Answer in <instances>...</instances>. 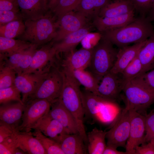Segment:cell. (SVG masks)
Masks as SVG:
<instances>
[{"mask_svg": "<svg viewBox=\"0 0 154 154\" xmlns=\"http://www.w3.org/2000/svg\"><path fill=\"white\" fill-rule=\"evenodd\" d=\"M151 21L148 17L140 16L123 27L101 32L102 36L119 48L142 42L154 33Z\"/></svg>", "mask_w": 154, "mask_h": 154, "instance_id": "6da1fadb", "label": "cell"}, {"mask_svg": "<svg viewBox=\"0 0 154 154\" xmlns=\"http://www.w3.org/2000/svg\"><path fill=\"white\" fill-rule=\"evenodd\" d=\"M60 70L63 76V83L59 99L74 117L80 134L87 143V133L84 125L85 112L82 101L80 84L71 71L62 69Z\"/></svg>", "mask_w": 154, "mask_h": 154, "instance_id": "7a4b0ae2", "label": "cell"}, {"mask_svg": "<svg viewBox=\"0 0 154 154\" xmlns=\"http://www.w3.org/2000/svg\"><path fill=\"white\" fill-rule=\"evenodd\" d=\"M25 29L19 39L29 42L38 47L52 41L56 37L59 24L58 19L49 11L43 17L25 21Z\"/></svg>", "mask_w": 154, "mask_h": 154, "instance_id": "3957f363", "label": "cell"}, {"mask_svg": "<svg viewBox=\"0 0 154 154\" xmlns=\"http://www.w3.org/2000/svg\"><path fill=\"white\" fill-rule=\"evenodd\" d=\"M110 40L102 36L92 47V53L88 67L89 71L100 81L110 71L116 59L118 50Z\"/></svg>", "mask_w": 154, "mask_h": 154, "instance_id": "277c9868", "label": "cell"}, {"mask_svg": "<svg viewBox=\"0 0 154 154\" xmlns=\"http://www.w3.org/2000/svg\"><path fill=\"white\" fill-rule=\"evenodd\" d=\"M63 83L62 71L58 65L57 64L56 66L54 64L34 93L29 97L28 101L35 99H44L52 104L59 99Z\"/></svg>", "mask_w": 154, "mask_h": 154, "instance_id": "5b68a950", "label": "cell"}, {"mask_svg": "<svg viewBox=\"0 0 154 154\" xmlns=\"http://www.w3.org/2000/svg\"><path fill=\"white\" fill-rule=\"evenodd\" d=\"M126 100L125 108L145 116L147 109L154 103V92L130 81L125 85L122 91Z\"/></svg>", "mask_w": 154, "mask_h": 154, "instance_id": "8992f818", "label": "cell"}, {"mask_svg": "<svg viewBox=\"0 0 154 154\" xmlns=\"http://www.w3.org/2000/svg\"><path fill=\"white\" fill-rule=\"evenodd\" d=\"M51 103L44 99L29 100L25 104L21 124L18 127L21 131L29 132L32 127L41 117L48 113Z\"/></svg>", "mask_w": 154, "mask_h": 154, "instance_id": "52a82bcc", "label": "cell"}, {"mask_svg": "<svg viewBox=\"0 0 154 154\" xmlns=\"http://www.w3.org/2000/svg\"><path fill=\"white\" fill-rule=\"evenodd\" d=\"M130 125L129 111L125 108L114 125L107 131L106 136L107 139L106 145L116 149L119 147L125 148L129 137Z\"/></svg>", "mask_w": 154, "mask_h": 154, "instance_id": "ba28073f", "label": "cell"}, {"mask_svg": "<svg viewBox=\"0 0 154 154\" xmlns=\"http://www.w3.org/2000/svg\"><path fill=\"white\" fill-rule=\"evenodd\" d=\"M53 42L41 46L35 51L31 64L25 73H44L48 72L56 62V51L53 46Z\"/></svg>", "mask_w": 154, "mask_h": 154, "instance_id": "9c48e42d", "label": "cell"}, {"mask_svg": "<svg viewBox=\"0 0 154 154\" xmlns=\"http://www.w3.org/2000/svg\"><path fill=\"white\" fill-rule=\"evenodd\" d=\"M100 81L97 95L112 102L118 100L125 84L121 73L110 72L104 76Z\"/></svg>", "mask_w": 154, "mask_h": 154, "instance_id": "30bf717a", "label": "cell"}, {"mask_svg": "<svg viewBox=\"0 0 154 154\" xmlns=\"http://www.w3.org/2000/svg\"><path fill=\"white\" fill-rule=\"evenodd\" d=\"M128 110L130 125L129 137L125 149L126 151L129 154H135L136 147L145 143V116L133 110Z\"/></svg>", "mask_w": 154, "mask_h": 154, "instance_id": "8fae6325", "label": "cell"}, {"mask_svg": "<svg viewBox=\"0 0 154 154\" xmlns=\"http://www.w3.org/2000/svg\"><path fill=\"white\" fill-rule=\"evenodd\" d=\"M58 21L59 26L56 35L52 40L54 43L62 40L70 34L86 26V17L81 13L73 11L66 13Z\"/></svg>", "mask_w": 154, "mask_h": 154, "instance_id": "7c38bea8", "label": "cell"}, {"mask_svg": "<svg viewBox=\"0 0 154 154\" xmlns=\"http://www.w3.org/2000/svg\"><path fill=\"white\" fill-rule=\"evenodd\" d=\"M48 72L44 73H22L17 74L14 85L22 94V100L25 104L40 84Z\"/></svg>", "mask_w": 154, "mask_h": 154, "instance_id": "4fadbf2b", "label": "cell"}, {"mask_svg": "<svg viewBox=\"0 0 154 154\" xmlns=\"http://www.w3.org/2000/svg\"><path fill=\"white\" fill-rule=\"evenodd\" d=\"M92 53V48L73 51L66 53L64 58L58 65L60 68L70 71L85 69L89 65Z\"/></svg>", "mask_w": 154, "mask_h": 154, "instance_id": "5bb4252c", "label": "cell"}, {"mask_svg": "<svg viewBox=\"0 0 154 154\" xmlns=\"http://www.w3.org/2000/svg\"><path fill=\"white\" fill-rule=\"evenodd\" d=\"M32 129L39 130L58 143L62 135L70 134L58 121L50 116L49 112L40 118Z\"/></svg>", "mask_w": 154, "mask_h": 154, "instance_id": "9a60e30c", "label": "cell"}, {"mask_svg": "<svg viewBox=\"0 0 154 154\" xmlns=\"http://www.w3.org/2000/svg\"><path fill=\"white\" fill-rule=\"evenodd\" d=\"M49 114L58 121L69 134L80 133L74 118L59 99L52 104Z\"/></svg>", "mask_w": 154, "mask_h": 154, "instance_id": "2e32d148", "label": "cell"}, {"mask_svg": "<svg viewBox=\"0 0 154 154\" xmlns=\"http://www.w3.org/2000/svg\"><path fill=\"white\" fill-rule=\"evenodd\" d=\"M24 20L35 19L49 11L48 0H17Z\"/></svg>", "mask_w": 154, "mask_h": 154, "instance_id": "e0dca14e", "label": "cell"}, {"mask_svg": "<svg viewBox=\"0 0 154 154\" xmlns=\"http://www.w3.org/2000/svg\"><path fill=\"white\" fill-rule=\"evenodd\" d=\"M135 11L123 15L110 17H102L97 15L94 17L93 24L101 32L121 28L129 24L135 19Z\"/></svg>", "mask_w": 154, "mask_h": 154, "instance_id": "ac0fdd59", "label": "cell"}, {"mask_svg": "<svg viewBox=\"0 0 154 154\" xmlns=\"http://www.w3.org/2000/svg\"><path fill=\"white\" fill-rule=\"evenodd\" d=\"M146 40L119 48L114 64L110 72L121 73L127 66L137 56Z\"/></svg>", "mask_w": 154, "mask_h": 154, "instance_id": "d6986e66", "label": "cell"}, {"mask_svg": "<svg viewBox=\"0 0 154 154\" xmlns=\"http://www.w3.org/2000/svg\"><path fill=\"white\" fill-rule=\"evenodd\" d=\"M11 102L1 104L0 122L18 127L19 123L22 120L25 105L18 102Z\"/></svg>", "mask_w": 154, "mask_h": 154, "instance_id": "ffe728a7", "label": "cell"}, {"mask_svg": "<svg viewBox=\"0 0 154 154\" xmlns=\"http://www.w3.org/2000/svg\"><path fill=\"white\" fill-rule=\"evenodd\" d=\"M14 136L18 147L26 154H46L41 143L34 137L31 131H21L17 130L15 132Z\"/></svg>", "mask_w": 154, "mask_h": 154, "instance_id": "44dd1931", "label": "cell"}, {"mask_svg": "<svg viewBox=\"0 0 154 154\" xmlns=\"http://www.w3.org/2000/svg\"><path fill=\"white\" fill-rule=\"evenodd\" d=\"M89 27L86 26L78 30L71 33L62 40L53 42V46L58 56L60 53H67L73 51L76 46L88 34Z\"/></svg>", "mask_w": 154, "mask_h": 154, "instance_id": "7402d4cb", "label": "cell"}, {"mask_svg": "<svg viewBox=\"0 0 154 154\" xmlns=\"http://www.w3.org/2000/svg\"><path fill=\"white\" fill-rule=\"evenodd\" d=\"M58 143L64 154L87 153V145L79 133L64 135Z\"/></svg>", "mask_w": 154, "mask_h": 154, "instance_id": "603a6c76", "label": "cell"}, {"mask_svg": "<svg viewBox=\"0 0 154 154\" xmlns=\"http://www.w3.org/2000/svg\"><path fill=\"white\" fill-rule=\"evenodd\" d=\"M134 11V7L129 0H112L100 10L98 15L102 17H112Z\"/></svg>", "mask_w": 154, "mask_h": 154, "instance_id": "cb8c5ba5", "label": "cell"}, {"mask_svg": "<svg viewBox=\"0 0 154 154\" xmlns=\"http://www.w3.org/2000/svg\"><path fill=\"white\" fill-rule=\"evenodd\" d=\"M33 44L20 39H15L0 36V60L27 49Z\"/></svg>", "mask_w": 154, "mask_h": 154, "instance_id": "d4e9b609", "label": "cell"}, {"mask_svg": "<svg viewBox=\"0 0 154 154\" xmlns=\"http://www.w3.org/2000/svg\"><path fill=\"white\" fill-rule=\"evenodd\" d=\"M107 131L95 127L87 133V150L89 154H103L106 147L105 138Z\"/></svg>", "mask_w": 154, "mask_h": 154, "instance_id": "484cf974", "label": "cell"}, {"mask_svg": "<svg viewBox=\"0 0 154 154\" xmlns=\"http://www.w3.org/2000/svg\"><path fill=\"white\" fill-rule=\"evenodd\" d=\"M137 56L143 65V73L154 68V33L146 40Z\"/></svg>", "mask_w": 154, "mask_h": 154, "instance_id": "4316f807", "label": "cell"}, {"mask_svg": "<svg viewBox=\"0 0 154 154\" xmlns=\"http://www.w3.org/2000/svg\"><path fill=\"white\" fill-rule=\"evenodd\" d=\"M70 71L75 79L80 85L84 86L86 90L97 95L100 81L91 72L85 69Z\"/></svg>", "mask_w": 154, "mask_h": 154, "instance_id": "83f0119b", "label": "cell"}, {"mask_svg": "<svg viewBox=\"0 0 154 154\" xmlns=\"http://www.w3.org/2000/svg\"><path fill=\"white\" fill-rule=\"evenodd\" d=\"M112 0H81L74 10L86 18L98 15L100 10Z\"/></svg>", "mask_w": 154, "mask_h": 154, "instance_id": "f1b7e54d", "label": "cell"}, {"mask_svg": "<svg viewBox=\"0 0 154 154\" xmlns=\"http://www.w3.org/2000/svg\"><path fill=\"white\" fill-rule=\"evenodd\" d=\"M25 29L23 20L13 21L0 26V36L14 38L21 35Z\"/></svg>", "mask_w": 154, "mask_h": 154, "instance_id": "f546056e", "label": "cell"}, {"mask_svg": "<svg viewBox=\"0 0 154 154\" xmlns=\"http://www.w3.org/2000/svg\"><path fill=\"white\" fill-rule=\"evenodd\" d=\"M34 130L32 133L33 135L41 143L46 154H64L57 142L47 137L39 130Z\"/></svg>", "mask_w": 154, "mask_h": 154, "instance_id": "4dcf8cb0", "label": "cell"}, {"mask_svg": "<svg viewBox=\"0 0 154 154\" xmlns=\"http://www.w3.org/2000/svg\"><path fill=\"white\" fill-rule=\"evenodd\" d=\"M143 67L137 56L127 66L121 73L125 84L143 73Z\"/></svg>", "mask_w": 154, "mask_h": 154, "instance_id": "1f68e13d", "label": "cell"}, {"mask_svg": "<svg viewBox=\"0 0 154 154\" xmlns=\"http://www.w3.org/2000/svg\"><path fill=\"white\" fill-rule=\"evenodd\" d=\"M38 47L36 45L33 44L23 51L15 70L17 74L25 72L29 68L31 63L33 56Z\"/></svg>", "mask_w": 154, "mask_h": 154, "instance_id": "d6a6232c", "label": "cell"}, {"mask_svg": "<svg viewBox=\"0 0 154 154\" xmlns=\"http://www.w3.org/2000/svg\"><path fill=\"white\" fill-rule=\"evenodd\" d=\"M81 0H59L52 11L58 19L66 13L74 11Z\"/></svg>", "mask_w": 154, "mask_h": 154, "instance_id": "836d02e7", "label": "cell"}, {"mask_svg": "<svg viewBox=\"0 0 154 154\" xmlns=\"http://www.w3.org/2000/svg\"><path fill=\"white\" fill-rule=\"evenodd\" d=\"M21 94L14 85L7 88L0 89V104L16 101L25 105L22 102Z\"/></svg>", "mask_w": 154, "mask_h": 154, "instance_id": "e575fe53", "label": "cell"}, {"mask_svg": "<svg viewBox=\"0 0 154 154\" xmlns=\"http://www.w3.org/2000/svg\"><path fill=\"white\" fill-rule=\"evenodd\" d=\"M16 73L12 68L0 65V89L7 88L14 85Z\"/></svg>", "mask_w": 154, "mask_h": 154, "instance_id": "d590c367", "label": "cell"}, {"mask_svg": "<svg viewBox=\"0 0 154 154\" xmlns=\"http://www.w3.org/2000/svg\"><path fill=\"white\" fill-rule=\"evenodd\" d=\"M131 81L145 88L154 92V68L141 74Z\"/></svg>", "mask_w": 154, "mask_h": 154, "instance_id": "8d00e7d4", "label": "cell"}, {"mask_svg": "<svg viewBox=\"0 0 154 154\" xmlns=\"http://www.w3.org/2000/svg\"><path fill=\"white\" fill-rule=\"evenodd\" d=\"M140 16L146 17L154 7V0H129Z\"/></svg>", "mask_w": 154, "mask_h": 154, "instance_id": "74e56055", "label": "cell"}, {"mask_svg": "<svg viewBox=\"0 0 154 154\" xmlns=\"http://www.w3.org/2000/svg\"><path fill=\"white\" fill-rule=\"evenodd\" d=\"M145 116V126L146 132L145 136V143L150 142L154 137V110Z\"/></svg>", "mask_w": 154, "mask_h": 154, "instance_id": "f35d334b", "label": "cell"}, {"mask_svg": "<svg viewBox=\"0 0 154 154\" xmlns=\"http://www.w3.org/2000/svg\"><path fill=\"white\" fill-rule=\"evenodd\" d=\"M20 20H24L20 11H0V26Z\"/></svg>", "mask_w": 154, "mask_h": 154, "instance_id": "ab89813d", "label": "cell"}, {"mask_svg": "<svg viewBox=\"0 0 154 154\" xmlns=\"http://www.w3.org/2000/svg\"><path fill=\"white\" fill-rule=\"evenodd\" d=\"M18 147L14 135L0 143V154H15Z\"/></svg>", "mask_w": 154, "mask_h": 154, "instance_id": "60d3db41", "label": "cell"}, {"mask_svg": "<svg viewBox=\"0 0 154 154\" xmlns=\"http://www.w3.org/2000/svg\"><path fill=\"white\" fill-rule=\"evenodd\" d=\"M19 130L18 127H13L0 122V143L13 135Z\"/></svg>", "mask_w": 154, "mask_h": 154, "instance_id": "b9f144b4", "label": "cell"}, {"mask_svg": "<svg viewBox=\"0 0 154 154\" xmlns=\"http://www.w3.org/2000/svg\"><path fill=\"white\" fill-rule=\"evenodd\" d=\"M135 154H154V139L136 147Z\"/></svg>", "mask_w": 154, "mask_h": 154, "instance_id": "7bdbcfd3", "label": "cell"}, {"mask_svg": "<svg viewBox=\"0 0 154 154\" xmlns=\"http://www.w3.org/2000/svg\"><path fill=\"white\" fill-rule=\"evenodd\" d=\"M20 11L17 0H0V11Z\"/></svg>", "mask_w": 154, "mask_h": 154, "instance_id": "ee69618b", "label": "cell"}, {"mask_svg": "<svg viewBox=\"0 0 154 154\" xmlns=\"http://www.w3.org/2000/svg\"><path fill=\"white\" fill-rule=\"evenodd\" d=\"M103 154H129L126 152L118 151L117 149L112 146L106 145Z\"/></svg>", "mask_w": 154, "mask_h": 154, "instance_id": "f6af8a7d", "label": "cell"}, {"mask_svg": "<svg viewBox=\"0 0 154 154\" xmlns=\"http://www.w3.org/2000/svg\"><path fill=\"white\" fill-rule=\"evenodd\" d=\"M59 0H48V7L50 11L52 12L57 5Z\"/></svg>", "mask_w": 154, "mask_h": 154, "instance_id": "bcb514c9", "label": "cell"}, {"mask_svg": "<svg viewBox=\"0 0 154 154\" xmlns=\"http://www.w3.org/2000/svg\"><path fill=\"white\" fill-rule=\"evenodd\" d=\"M149 14V15L148 17L150 18L151 21L153 20L154 21V7L151 10Z\"/></svg>", "mask_w": 154, "mask_h": 154, "instance_id": "7dc6e473", "label": "cell"}, {"mask_svg": "<svg viewBox=\"0 0 154 154\" xmlns=\"http://www.w3.org/2000/svg\"><path fill=\"white\" fill-rule=\"evenodd\" d=\"M26 154L22 149L18 147L16 149L15 154Z\"/></svg>", "mask_w": 154, "mask_h": 154, "instance_id": "c3c4849f", "label": "cell"}, {"mask_svg": "<svg viewBox=\"0 0 154 154\" xmlns=\"http://www.w3.org/2000/svg\"></svg>", "mask_w": 154, "mask_h": 154, "instance_id": "681fc988", "label": "cell"}]
</instances>
